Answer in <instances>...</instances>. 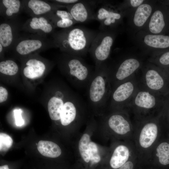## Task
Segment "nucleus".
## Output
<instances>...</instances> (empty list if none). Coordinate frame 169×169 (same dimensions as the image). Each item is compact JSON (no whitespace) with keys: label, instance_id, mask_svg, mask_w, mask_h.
I'll return each mask as SVG.
<instances>
[{"label":"nucleus","instance_id":"obj_1","mask_svg":"<svg viewBox=\"0 0 169 169\" xmlns=\"http://www.w3.org/2000/svg\"><path fill=\"white\" fill-rule=\"evenodd\" d=\"M98 32L85 27L72 26L52 35L57 48L63 53L82 58L85 56Z\"/></svg>","mask_w":169,"mask_h":169},{"label":"nucleus","instance_id":"obj_2","mask_svg":"<svg viewBox=\"0 0 169 169\" xmlns=\"http://www.w3.org/2000/svg\"><path fill=\"white\" fill-rule=\"evenodd\" d=\"M147 58L135 47L120 54L113 59H110L106 64L112 90L136 75Z\"/></svg>","mask_w":169,"mask_h":169},{"label":"nucleus","instance_id":"obj_3","mask_svg":"<svg viewBox=\"0 0 169 169\" xmlns=\"http://www.w3.org/2000/svg\"><path fill=\"white\" fill-rule=\"evenodd\" d=\"M166 97L152 92L139 86L125 111L134 122L158 118L162 113Z\"/></svg>","mask_w":169,"mask_h":169},{"label":"nucleus","instance_id":"obj_4","mask_svg":"<svg viewBox=\"0 0 169 169\" xmlns=\"http://www.w3.org/2000/svg\"><path fill=\"white\" fill-rule=\"evenodd\" d=\"M160 117L133 122L134 131L132 141L141 163H147L153 149L160 140Z\"/></svg>","mask_w":169,"mask_h":169},{"label":"nucleus","instance_id":"obj_5","mask_svg":"<svg viewBox=\"0 0 169 169\" xmlns=\"http://www.w3.org/2000/svg\"><path fill=\"white\" fill-rule=\"evenodd\" d=\"M86 90L87 105L96 111L107 109L112 87L106 63L95 67L93 75Z\"/></svg>","mask_w":169,"mask_h":169},{"label":"nucleus","instance_id":"obj_6","mask_svg":"<svg viewBox=\"0 0 169 169\" xmlns=\"http://www.w3.org/2000/svg\"><path fill=\"white\" fill-rule=\"evenodd\" d=\"M136 76L140 86L163 96L169 94V72L147 59Z\"/></svg>","mask_w":169,"mask_h":169},{"label":"nucleus","instance_id":"obj_7","mask_svg":"<svg viewBox=\"0 0 169 169\" xmlns=\"http://www.w3.org/2000/svg\"><path fill=\"white\" fill-rule=\"evenodd\" d=\"M59 64L77 89H86L95 71L81 57L63 53L59 57Z\"/></svg>","mask_w":169,"mask_h":169},{"label":"nucleus","instance_id":"obj_8","mask_svg":"<svg viewBox=\"0 0 169 169\" xmlns=\"http://www.w3.org/2000/svg\"><path fill=\"white\" fill-rule=\"evenodd\" d=\"M95 9L94 20L99 22L100 30H116L122 31L123 29L124 13L117 3L112 2L99 1Z\"/></svg>","mask_w":169,"mask_h":169},{"label":"nucleus","instance_id":"obj_9","mask_svg":"<svg viewBox=\"0 0 169 169\" xmlns=\"http://www.w3.org/2000/svg\"><path fill=\"white\" fill-rule=\"evenodd\" d=\"M121 31L116 30H100L93 40L89 52L97 67L106 63L110 59L111 49Z\"/></svg>","mask_w":169,"mask_h":169},{"label":"nucleus","instance_id":"obj_10","mask_svg":"<svg viewBox=\"0 0 169 169\" xmlns=\"http://www.w3.org/2000/svg\"><path fill=\"white\" fill-rule=\"evenodd\" d=\"M52 48L57 47L52 38L28 33L20 34L11 50L16 55L26 57Z\"/></svg>","mask_w":169,"mask_h":169},{"label":"nucleus","instance_id":"obj_11","mask_svg":"<svg viewBox=\"0 0 169 169\" xmlns=\"http://www.w3.org/2000/svg\"><path fill=\"white\" fill-rule=\"evenodd\" d=\"M135 45L148 57L169 50V35L154 34L141 30L131 37Z\"/></svg>","mask_w":169,"mask_h":169},{"label":"nucleus","instance_id":"obj_12","mask_svg":"<svg viewBox=\"0 0 169 169\" xmlns=\"http://www.w3.org/2000/svg\"><path fill=\"white\" fill-rule=\"evenodd\" d=\"M139 87L136 74L112 90L107 109L110 111L125 110Z\"/></svg>","mask_w":169,"mask_h":169},{"label":"nucleus","instance_id":"obj_13","mask_svg":"<svg viewBox=\"0 0 169 169\" xmlns=\"http://www.w3.org/2000/svg\"><path fill=\"white\" fill-rule=\"evenodd\" d=\"M157 0H146L126 16V31L131 38L143 30L155 7Z\"/></svg>","mask_w":169,"mask_h":169},{"label":"nucleus","instance_id":"obj_14","mask_svg":"<svg viewBox=\"0 0 169 169\" xmlns=\"http://www.w3.org/2000/svg\"><path fill=\"white\" fill-rule=\"evenodd\" d=\"M106 119L109 128L116 135L125 140H132L134 131L133 121L128 112L125 110L110 111Z\"/></svg>","mask_w":169,"mask_h":169},{"label":"nucleus","instance_id":"obj_15","mask_svg":"<svg viewBox=\"0 0 169 169\" xmlns=\"http://www.w3.org/2000/svg\"><path fill=\"white\" fill-rule=\"evenodd\" d=\"M154 34H167L169 31V7L158 0L143 30Z\"/></svg>","mask_w":169,"mask_h":169},{"label":"nucleus","instance_id":"obj_16","mask_svg":"<svg viewBox=\"0 0 169 169\" xmlns=\"http://www.w3.org/2000/svg\"><path fill=\"white\" fill-rule=\"evenodd\" d=\"M22 25L18 18L5 20L0 24V44L4 51L11 50L19 38Z\"/></svg>","mask_w":169,"mask_h":169},{"label":"nucleus","instance_id":"obj_17","mask_svg":"<svg viewBox=\"0 0 169 169\" xmlns=\"http://www.w3.org/2000/svg\"><path fill=\"white\" fill-rule=\"evenodd\" d=\"M98 3V1L79 0L66 8L77 23H84L94 20Z\"/></svg>","mask_w":169,"mask_h":169},{"label":"nucleus","instance_id":"obj_18","mask_svg":"<svg viewBox=\"0 0 169 169\" xmlns=\"http://www.w3.org/2000/svg\"><path fill=\"white\" fill-rule=\"evenodd\" d=\"M55 28L51 22L44 16L31 17L21 27V29L26 32L45 37L52 35Z\"/></svg>","mask_w":169,"mask_h":169},{"label":"nucleus","instance_id":"obj_19","mask_svg":"<svg viewBox=\"0 0 169 169\" xmlns=\"http://www.w3.org/2000/svg\"><path fill=\"white\" fill-rule=\"evenodd\" d=\"M23 11L31 17L44 16L66 6L41 0H23Z\"/></svg>","mask_w":169,"mask_h":169},{"label":"nucleus","instance_id":"obj_20","mask_svg":"<svg viewBox=\"0 0 169 169\" xmlns=\"http://www.w3.org/2000/svg\"><path fill=\"white\" fill-rule=\"evenodd\" d=\"M136 154L133 141H125L114 149L110 160V165L112 168L118 169Z\"/></svg>","mask_w":169,"mask_h":169},{"label":"nucleus","instance_id":"obj_21","mask_svg":"<svg viewBox=\"0 0 169 169\" xmlns=\"http://www.w3.org/2000/svg\"><path fill=\"white\" fill-rule=\"evenodd\" d=\"M155 169L169 165V142L160 140L153 149L146 163Z\"/></svg>","mask_w":169,"mask_h":169},{"label":"nucleus","instance_id":"obj_22","mask_svg":"<svg viewBox=\"0 0 169 169\" xmlns=\"http://www.w3.org/2000/svg\"><path fill=\"white\" fill-rule=\"evenodd\" d=\"M26 60L23 69V73L26 77L30 79L38 78L44 73L47 69L46 64L41 59L33 57Z\"/></svg>","mask_w":169,"mask_h":169},{"label":"nucleus","instance_id":"obj_23","mask_svg":"<svg viewBox=\"0 0 169 169\" xmlns=\"http://www.w3.org/2000/svg\"><path fill=\"white\" fill-rule=\"evenodd\" d=\"M22 11V0H0V15L5 20L17 19Z\"/></svg>","mask_w":169,"mask_h":169},{"label":"nucleus","instance_id":"obj_24","mask_svg":"<svg viewBox=\"0 0 169 169\" xmlns=\"http://www.w3.org/2000/svg\"><path fill=\"white\" fill-rule=\"evenodd\" d=\"M53 23L55 28H67L77 23L68 11L58 9L44 16Z\"/></svg>","mask_w":169,"mask_h":169},{"label":"nucleus","instance_id":"obj_25","mask_svg":"<svg viewBox=\"0 0 169 169\" xmlns=\"http://www.w3.org/2000/svg\"><path fill=\"white\" fill-rule=\"evenodd\" d=\"M54 96L51 97L48 104L49 116L53 120H60V115L63 110L65 97L64 91L58 90L55 93Z\"/></svg>","mask_w":169,"mask_h":169},{"label":"nucleus","instance_id":"obj_26","mask_svg":"<svg viewBox=\"0 0 169 169\" xmlns=\"http://www.w3.org/2000/svg\"><path fill=\"white\" fill-rule=\"evenodd\" d=\"M37 148L43 156L50 158H56L61 153V150L59 146L52 141L41 140L38 143Z\"/></svg>","mask_w":169,"mask_h":169},{"label":"nucleus","instance_id":"obj_27","mask_svg":"<svg viewBox=\"0 0 169 169\" xmlns=\"http://www.w3.org/2000/svg\"><path fill=\"white\" fill-rule=\"evenodd\" d=\"M147 60L169 72V50L152 55Z\"/></svg>","mask_w":169,"mask_h":169},{"label":"nucleus","instance_id":"obj_28","mask_svg":"<svg viewBox=\"0 0 169 169\" xmlns=\"http://www.w3.org/2000/svg\"><path fill=\"white\" fill-rule=\"evenodd\" d=\"M90 136L86 133L84 134L81 138L79 144L80 154L83 160L88 162L90 160L89 143Z\"/></svg>","mask_w":169,"mask_h":169},{"label":"nucleus","instance_id":"obj_29","mask_svg":"<svg viewBox=\"0 0 169 169\" xmlns=\"http://www.w3.org/2000/svg\"><path fill=\"white\" fill-rule=\"evenodd\" d=\"M18 66L14 61L7 59L0 62V72L3 74L12 76L18 72Z\"/></svg>","mask_w":169,"mask_h":169},{"label":"nucleus","instance_id":"obj_30","mask_svg":"<svg viewBox=\"0 0 169 169\" xmlns=\"http://www.w3.org/2000/svg\"><path fill=\"white\" fill-rule=\"evenodd\" d=\"M145 1L146 0H124L117 4L119 8L124 13L125 17L129 13L138 7Z\"/></svg>","mask_w":169,"mask_h":169},{"label":"nucleus","instance_id":"obj_31","mask_svg":"<svg viewBox=\"0 0 169 169\" xmlns=\"http://www.w3.org/2000/svg\"><path fill=\"white\" fill-rule=\"evenodd\" d=\"M13 143V140L10 136L6 133H0V150L1 151H7L12 146Z\"/></svg>","mask_w":169,"mask_h":169},{"label":"nucleus","instance_id":"obj_32","mask_svg":"<svg viewBox=\"0 0 169 169\" xmlns=\"http://www.w3.org/2000/svg\"><path fill=\"white\" fill-rule=\"evenodd\" d=\"M90 161L94 163H97L100 160V157L98 152L97 145L95 142H90L89 143Z\"/></svg>","mask_w":169,"mask_h":169},{"label":"nucleus","instance_id":"obj_33","mask_svg":"<svg viewBox=\"0 0 169 169\" xmlns=\"http://www.w3.org/2000/svg\"><path fill=\"white\" fill-rule=\"evenodd\" d=\"M140 162L138 156L136 154L118 169H136Z\"/></svg>","mask_w":169,"mask_h":169},{"label":"nucleus","instance_id":"obj_34","mask_svg":"<svg viewBox=\"0 0 169 169\" xmlns=\"http://www.w3.org/2000/svg\"><path fill=\"white\" fill-rule=\"evenodd\" d=\"M160 118L161 120H166L169 123V94L166 97L163 111Z\"/></svg>","mask_w":169,"mask_h":169},{"label":"nucleus","instance_id":"obj_35","mask_svg":"<svg viewBox=\"0 0 169 169\" xmlns=\"http://www.w3.org/2000/svg\"><path fill=\"white\" fill-rule=\"evenodd\" d=\"M15 123L17 126H21L24 123V120L23 119L21 114L22 112L20 109H15L13 111Z\"/></svg>","mask_w":169,"mask_h":169},{"label":"nucleus","instance_id":"obj_36","mask_svg":"<svg viewBox=\"0 0 169 169\" xmlns=\"http://www.w3.org/2000/svg\"><path fill=\"white\" fill-rule=\"evenodd\" d=\"M52 2L66 6L79 2V0H55L51 1Z\"/></svg>","mask_w":169,"mask_h":169},{"label":"nucleus","instance_id":"obj_37","mask_svg":"<svg viewBox=\"0 0 169 169\" xmlns=\"http://www.w3.org/2000/svg\"><path fill=\"white\" fill-rule=\"evenodd\" d=\"M8 93L6 88L2 87H0V102L6 101L8 97Z\"/></svg>","mask_w":169,"mask_h":169},{"label":"nucleus","instance_id":"obj_38","mask_svg":"<svg viewBox=\"0 0 169 169\" xmlns=\"http://www.w3.org/2000/svg\"><path fill=\"white\" fill-rule=\"evenodd\" d=\"M158 1L161 3L167 5L169 7V0Z\"/></svg>","mask_w":169,"mask_h":169},{"label":"nucleus","instance_id":"obj_39","mask_svg":"<svg viewBox=\"0 0 169 169\" xmlns=\"http://www.w3.org/2000/svg\"><path fill=\"white\" fill-rule=\"evenodd\" d=\"M0 169H9L8 165H6L0 166Z\"/></svg>","mask_w":169,"mask_h":169},{"label":"nucleus","instance_id":"obj_40","mask_svg":"<svg viewBox=\"0 0 169 169\" xmlns=\"http://www.w3.org/2000/svg\"><path fill=\"white\" fill-rule=\"evenodd\" d=\"M167 34H168V35H169V32H168V33Z\"/></svg>","mask_w":169,"mask_h":169},{"label":"nucleus","instance_id":"obj_41","mask_svg":"<svg viewBox=\"0 0 169 169\" xmlns=\"http://www.w3.org/2000/svg\"></svg>","mask_w":169,"mask_h":169}]
</instances>
